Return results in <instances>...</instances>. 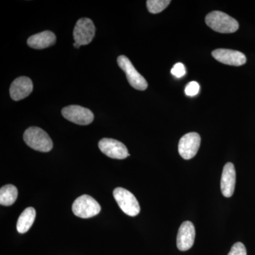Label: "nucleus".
I'll use <instances>...</instances> for the list:
<instances>
[{
	"label": "nucleus",
	"mask_w": 255,
	"mask_h": 255,
	"mask_svg": "<svg viewBox=\"0 0 255 255\" xmlns=\"http://www.w3.org/2000/svg\"><path fill=\"white\" fill-rule=\"evenodd\" d=\"M206 23L211 29L221 33L237 31L239 23L229 15L220 11H214L206 15Z\"/></svg>",
	"instance_id": "obj_1"
},
{
	"label": "nucleus",
	"mask_w": 255,
	"mask_h": 255,
	"mask_svg": "<svg viewBox=\"0 0 255 255\" xmlns=\"http://www.w3.org/2000/svg\"><path fill=\"white\" fill-rule=\"evenodd\" d=\"M23 140L33 150L47 152L53 148V141L48 134L38 127H30L23 134Z\"/></svg>",
	"instance_id": "obj_2"
},
{
	"label": "nucleus",
	"mask_w": 255,
	"mask_h": 255,
	"mask_svg": "<svg viewBox=\"0 0 255 255\" xmlns=\"http://www.w3.org/2000/svg\"><path fill=\"white\" fill-rule=\"evenodd\" d=\"M114 199L120 209L129 216H136L140 211V205L135 196L127 189L118 187L114 189Z\"/></svg>",
	"instance_id": "obj_3"
},
{
	"label": "nucleus",
	"mask_w": 255,
	"mask_h": 255,
	"mask_svg": "<svg viewBox=\"0 0 255 255\" xmlns=\"http://www.w3.org/2000/svg\"><path fill=\"white\" fill-rule=\"evenodd\" d=\"M73 214L81 219H90L100 214L101 206L92 196H80L73 204Z\"/></svg>",
	"instance_id": "obj_4"
},
{
	"label": "nucleus",
	"mask_w": 255,
	"mask_h": 255,
	"mask_svg": "<svg viewBox=\"0 0 255 255\" xmlns=\"http://www.w3.org/2000/svg\"><path fill=\"white\" fill-rule=\"evenodd\" d=\"M119 66L127 75L128 81L130 86L140 91H143L147 88V82L145 79L137 71L130 60L125 55H120L117 59Z\"/></svg>",
	"instance_id": "obj_5"
},
{
	"label": "nucleus",
	"mask_w": 255,
	"mask_h": 255,
	"mask_svg": "<svg viewBox=\"0 0 255 255\" xmlns=\"http://www.w3.org/2000/svg\"><path fill=\"white\" fill-rule=\"evenodd\" d=\"M95 26L90 18L79 19L73 31L74 39L79 46L90 44L95 36Z\"/></svg>",
	"instance_id": "obj_6"
},
{
	"label": "nucleus",
	"mask_w": 255,
	"mask_h": 255,
	"mask_svg": "<svg viewBox=\"0 0 255 255\" xmlns=\"http://www.w3.org/2000/svg\"><path fill=\"white\" fill-rule=\"evenodd\" d=\"M62 115L67 120L78 125H89L95 119L92 111L78 105H70L62 110Z\"/></svg>",
	"instance_id": "obj_7"
},
{
	"label": "nucleus",
	"mask_w": 255,
	"mask_h": 255,
	"mask_svg": "<svg viewBox=\"0 0 255 255\" xmlns=\"http://www.w3.org/2000/svg\"><path fill=\"white\" fill-rule=\"evenodd\" d=\"M201 144V137L197 132H189L181 137L178 150L184 159L193 158L197 154Z\"/></svg>",
	"instance_id": "obj_8"
},
{
	"label": "nucleus",
	"mask_w": 255,
	"mask_h": 255,
	"mask_svg": "<svg viewBox=\"0 0 255 255\" xmlns=\"http://www.w3.org/2000/svg\"><path fill=\"white\" fill-rule=\"evenodd\" d=\"M99 148L111 158L123 159L130 156L126 145L115 139H102L99 142Z\"/></svg>",
	"instance_id": "obj_9"
},
{
	"label": "nucleus",
	"mask_w": 255,
	"mask_h": 255,
	"mask_svg": "<svg viewBox=\"0 0 255 255\" xmlns=\"http://www.w3.org/2000/svg\"><path fill=\"white\" fill-rule=\"evenodd\" d=\"M212 56L220 63L232 66H241L247 61L246 55L238 50L219 48L212 52Z\"/></svg>",
	"instance_id": "obj_10"
},
{
	"label": "nucleus",
	"mask_w": 255,
	"mask_h": 255,
	"mask_svg": "<svg viewBox=\"0 0 255 255\" xmlns=\"http://www.w3.org/2000/svg\"><path fill=\"white\" fill-rule=\"evenodd\" d=\"M196 231L191 221H185L181 225L178 231L177 246L180 251H189L192 248L195 240Z\"/></svg>",
	"instance_id": "obj_11"
},
{
	"label": "nucleus",
	"mask_w": 255,
	"mask_h": 255,
	"mask_svg": "<svg viewBox=\"0 0 255 255\" xmlns=\"http://www.w3.org/2000/svg\"><path fill=\"white\" fill-rule=\"evenodd\" d=\"M33 85L31 79L27 77H19L10 86V96L14 101H20L27 97L33 91Z\"/></svg>",
	"instance_id": "obj_12"
},
{
	"label": "nucleus",
	"mask_w": 255,
	"mask_h": 255,
	"mask_svg": "<svg viewBox=\"0 0 255 255\" xmlns=\"http://www.w3.org/2000/svg\"><path fill=\"white\" fill-rule=\"evenodd\" d=\"M236 183V172L234 164L228 162L223 169L221 189L225 197L230 198L234 193Z\"/></svg>",
	"instance_id": "obj_13"
},
{
	"label": "nucleus",
	"mask_w": 255,
	"mask_h": 255,
	"mask_svg": "<svg viewBox=\"0 0 255 255\" xmlns=\"http://www.w3.org/2000/svg\"><path fill=\"white\" fill-rule=\"evenodd\" d=\"M56 36L50 31H45L30 36L27 40L28 46L33 49H44L55 45Z\"/></svg>",
	"instance_id": "obj_14"
},
{
	"label": "nucleus",
	"mask_w": 255,
	"mask_h": 255,
	"mask_svg": "<svg viewBox=\"0 0 255 255\" xmlns=\"http://www.w3.org/2000/svg\"><path fill=\"white\" fill-rule=\"evenodd\" d=\"M36 210L33 207L26 208L20 215L16 223V229L18 232L19 233L28 232L33 226L36 219Z\"/></svg>",
	"instance_id": "obj_15"
},
{
	"label": "nucleus",
	"mask_w": 255,
	"mask_h": 255,
	"mask_svg": "<svg viewBox=\"0 0 255 255\" xmlns=\"http://www.w3.org/2000/svg\"><path fill=\"white\" fill-rule=\"evenodd\" d=\"M18 196V190L12 184H6L0 189V204L9 206L14 204Z\"/></svg>",
	"instance_id": "obj_16"
},
{
	"label": "nucleus",
	"mask_w": 255,
	"mask_h": 255,
	"mask_svg": "<svg viewBox=\"0 0 255 255\" xmlns=\"http://www.w3.org/2000/svg\"><path fill=\"white\" fill-rule=\"evenodd\" d=\"M170 0H147V7L151 14H158L170 4Z\"/></svg>",
	"instance_id": "obj_17"
},
{
	"label": "nucleus",
	"mask_w": 255,
	"mask_h": 255,
	"mask_svg": "<svg viewBox=\"0 0 255 255\" xmlns=\"http://www.w3.org/2000/svg\"><path fill=\"white\" fill-rule=\"evenodd\" d=\"M228 255H247L246 246L242 243H236L233 245Z\"/></svg>",
	"instance_id": "obj_18"
},
{
	"label": "nucleus",
	"mask_w": 255,
	"mask_h": 255,
	"mask_svg": "<svg viewBox=\"0 0 255 255\" xmlns=\"http://www.w3.org/2000/svg\"><path fill=\"white\" fill-rule=\"evenodd\" d=\"M199 88L200 87L197 82L194 81L189 82L186 86L185 94L188 96H191V97L195 96L199 93Z\"/></svg>",
	"instance_id": "obj_19"
},
{
	"label": "nucleus",
	"mask_w": 255,
	"mask_h": 255,
	"mask_svg": "<svg viewBox=\"0 0 255 255\" xmlns=\"http://www.w3.org/2000/svg\"><path fill=\"white\" fill-rule=\"evenodd\" d=\"M171 73H172V75L175 76L176 78H182V77L184 76L186 74L185 67L181 63L175 64L173 68H172V70H171Z\"/></svg>",
	"instance_id": "obj_20"
}]
</instances>
